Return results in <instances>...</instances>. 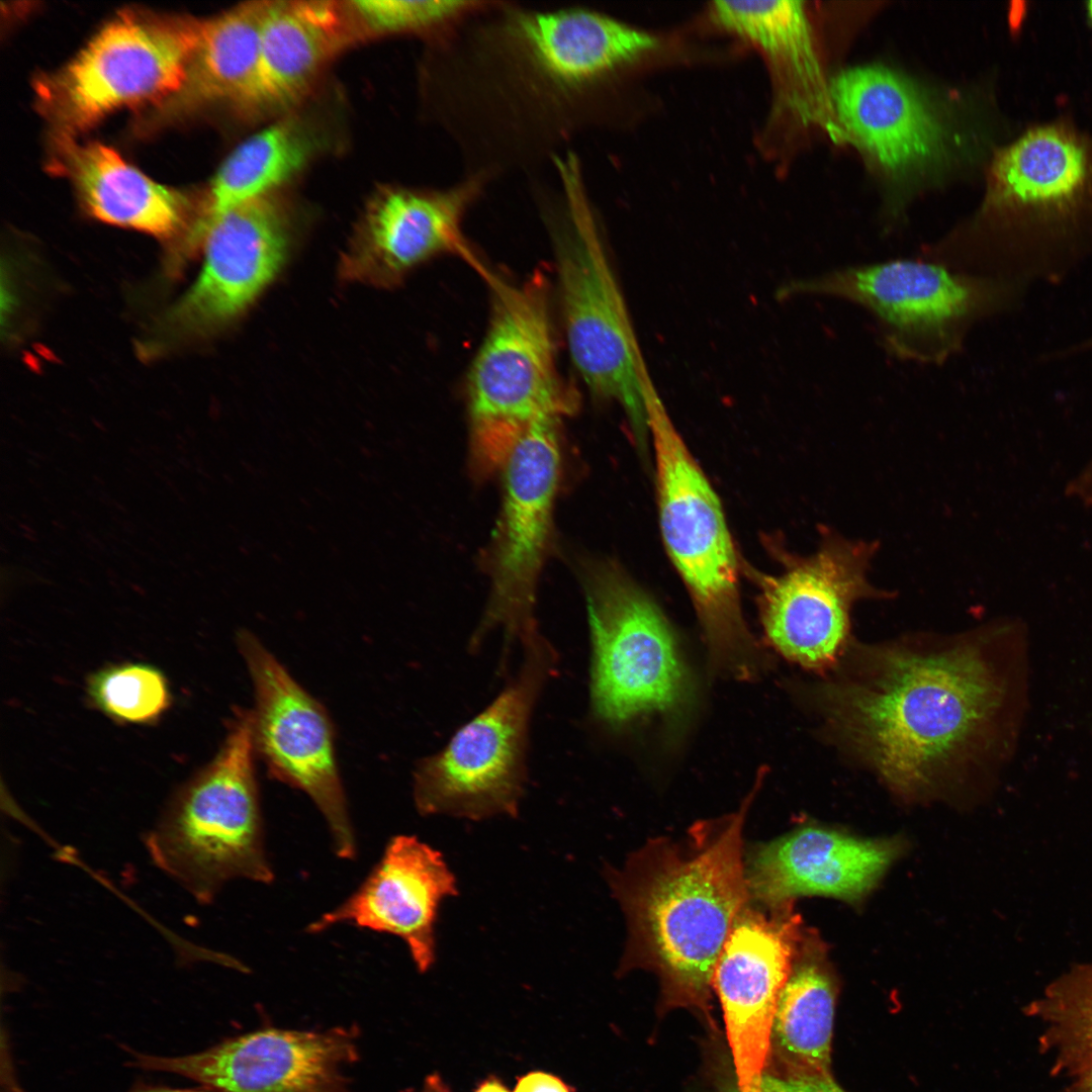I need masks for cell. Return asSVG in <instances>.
Here are the masks:
<instances>
[{
    "mask_svg": "<svg viewBox=\"0 0 1092 1092\" xmlns=\"http://www.w3.org/2000/svg\"><path fill=\"white\" fill-rule=\"evenodd\" d=\"M903 849L898 839H867L816 824L802 825L746 854L751 902L776 910L804 896L856 903L880 882Z\"/></svg>",
    "mask_w": 1092,
    "mask_h": 1092,
    "instance_id": "obj_20",
    "label": "cell"
},
{
    "mask_svg": "<svg viewBox=\"0 0 1092 1092\" xmlns=\"http://www.w3.org/2000/svg\"><path fill=\"white\" fill-rule=\"evenodd\" d=\"M750 904L737 918L711 982L723 1010L738 1092L758 1089L779 998L806 934L792 906L770 910Z\"/></svg>",
    "mask_w": 1092,
    "mask_h": 1092,
    "instance_id": "obj_17",
    "label": "cell"
},
{
    "mask_svg": "<svg viewBox=\"0 0 1092 1092\" xmlns=\"http://www.w3.org/2000/svg\"><path fill=\"white\" fill-rule=\"evenodd\" d=\"M646 411L665 548L694 602L713 661L749 677L758 653L740 610L738 560L721 503L655 387L646 393Z\"/></svg>",
    "mask_w": 1092,
    "mask_h": 1092,
    "instance_id": "obj_7",
    "label": "cell"
},
{
    "mask_svg": "<svg viewBox=\"0 0 1092 1092\" xmlns=\"http://www.w3.org/2000/svg\"><path fill=\"white\" fill-rule=\"evenodd\" d=\"M559 421L533 423L499 472L502 508L485 555L489 596L468 647L477 651L491 632L502 631L500 669L514 644L539 629L536 593L552 537L561 464Z\"/></svg>",
    "mask_w": 1092,
    "mask_h": 1092,
    "instance_id": "obj_13",
    "label": "cell"
},
{
    "mask_svg": "<svg viewBox=\"0 0 1092 1092\" xmlns=\"http://www.w3.org/2000/svg\"><path fill=\"white\" fill-rule=\"evenodd\" d=\"M1032 1011L1051 1023L1057 1039L1075 1059L1092 1051V963L1055 981Z\"/></svg>",
    "mask_w": 1092,
    "mask_h": 1092,
    "instance_id": "obj_31",
    "label": "cell"
},
{
    "mask_svg": "<svg viewBox=\"0 0 1092 1092\" xmlns=\"http://www.w3.org/2000/svg\"><path fill=\"white\" fill-rule=\"evenodd\" d=\"M579 574L592 647V715L619 729L638 717L679 709L689 697V676L660 610L613 563L590 560Z\"/></svg>",
    "mask_w": 1092,
    "mask_h": 1092,
    "instance_id": "obj_12",
    "label": "cell"
},
{
    "mask_svg": "<svg viewBox=\"0 0 1092 1092\" xmlns=\"http://www.w3.org/2000/svg\"><path fill=\"white\" fill-rule=\"evenodd\" d=\"M475 1092H509V1090L499 1082L488 1080L482 1083Z\"/></svg>",
    "mask_w": 1092,
    "mask_h": 1092,
    "instance_id": "obj_35",
    "label": "cell"
},
{
    "mask_svg": "<svg viewBox=\"0 0 1092 1092\" xmlns=\"http://www.w3.org/2000/svg\"><path fill=\"white\" fill-rule=\"evenodd\" d=\"M201 239L202 270L158 322L148 350L210 335L244 312L282 267L290 248L291 223L271 194L211 218Z\"/></svg>",
    "mask_w": 1092,
    "mask_h": 1092,
    "instance_id": "obj_16",
    "label": "cell"
},
{
    "mask_svg": "<svg viewBox=\"0 0 1092 1092\" xmlns=\"http://www.w3.org/2000/svg\"><path fill=\"white\" fill-rule=\"evenodd\" d=\"M1027 634L1002 618L948 638L850 641L817 689L825 733L906 799L992 777L1028 705Z\"/></svg>",
    "mask_w": 1092,
    "mask_h": 1092,
    "instance_id": "obj_1",
    "label": "cell"
},
{
    "mask_svg": "<svg viewBox=\"0 0 1092 1092\" xmlns=\"http://www.w3.org/2000/svg\"><path fill=\"white\" fill-rule=\"evenodd\" d=\"M484 279L491 316L467 379L470 465L478 478L500 472L533 423L560 420L578 404L557 371L545 274L518 284L491 271Z\"/></svg>",
    "mask_w": 1092,
    "mask_h": 1092,
    "instance_id": "obj_6",
    "label": "cell"
},
{
    "mask_svg": "<svg viewBox=\"0 0 1092 1092\" xmlns=\"http://www.w3.org/2000/svg\"><path fill=\"white\" fill-rule=\"evenodd\" d=\"M423 1092H445V1089L437 1078H430Z\"/></svg>",
    "mask_w": 1092,
    "mask_h": 1092,
    "instance_id": "obj_36",
    "label": "cell"
},
{
    "mask_svg": "<svg viewBox=\"0 0 1092 1092\" xmlns=\"http://www.w3.org/2000/svg\"><path fill=\"white\" fill-rule=\"evenodd\" d=\"M1077 1060V1090L1078 1092H1092V1051L1082 1055Z\"/></svg>",
    "mask_w": 1092,
    "mask_h": 1092,
    "instance_id": "obj_34",
    "label": "cell"
},
{
    "mask_svg": "<svg viewBox=\"0 0 1092 1092\" xmlns=\"http://www.w3.org/2000/svg\"><path fill=\"white\" fill-rule=\"evenodd\" d=\"M514 1092H570L559 1078L545 1072H531L521 1077Z\"/></svg>",
    "mask_w": 1092,
    "mask_h": 1092,
    "instance_id": "obj_33",
    "label": "cell"
},
{
    "mask_svg": "<svg viewBox=\"0 0 1092 1092\" xmlns=\"http://www.w3.org/2000/svg\"><path fill=\"white\" fill-rule=\"evenodd\" d=\"M521 646V665L499 694L442 749L417 762L413 797L423 816L478 821L518 815L533 712L559 664L557 650L539 630Z\"/></svg>",
    "mask_w": 1092,
    "mask_h": 1092,
    "instance_id": "obj_10",
    "label": "cell"
},
{
    "mask_svg": "<svg viewBox=\"0 0 1092 1092\" xmlns=\"http://www.w3.org/2000/svg\"><path fill=\"white\" fill-rule=\"evenodd\" d=\"M237 642L254 687L255 754L272 778L305 793L315 804L337 855L355 857V833L327 710L252 632L240 631Z\"/></svg>",
    "mask_w": 1092,
    "mask_h": 1092,
    "instance_id": "obj_15",
    "label": "cell"
},
{
    "mask_svg": "<svg viewBox=\"0 0 1092 1092\" xmlns=\"http://www.w3.org/2000/svg\"><path fill=\"white\" fill-rule=\"evenodd\" d=\"M657 38L584 6L480 1L429 42L424 92L462 176L533 175L596 121L603 88Z\"/></svg>",
    "mask_w": 1092,
    "mask_h": 1092,
    "instance_id": "obj_2",
    "label": "cell"
},
{
    "mask_svg": "<svg viewBox=\"0 0 1092 1092\" xmlns=\"http://www.w3.org/2000/svg\"><path fill=\"white\" fill-rule=\"evenodd\" d=\"M833 129L881 168L906 173L943 154L945 130L923 92L875 65L847 68L827 88Z\"/></svg>",
    "mask_w": 1092,
    "mask_h": 1092,
    "instance_id": "obj_22",
    "label": "cell"
},
{
    "mask_svg": "<svg viewBox=\"0 0 1092 1092\" xmlns=\"http://www.w3.org/2000/svg\"><path fill=\"white\" fill-rule=\"evenodd\" d=\"M88 692L100 710L127 723L153 722L171 704L163 673L144 663H126L98 671L90 678Z\"/></svg>",
    "mask_w": 1092,
    "mask_h": 1092,
    "instance_id": "obj_29",
    "label": "cell"
},
{
    "mask_svg": "<svg viewBox=\"0 0 1092 1092\" xmlns=\"http://www.w3.org/2000/svg\"><path fill=\"white\" fill-rule=\"evenodd\" d=\"M479 0H361L349 7L359 25L380 34H414L436 40L463 18Z\"/></svg>",
    "mask_w": 1092,
    "mask_h": 1092,
    "instance_id": "obj_30",
    "label": "cell"
},
{
    "mask_svg": "<svg viewBox=\"0 0 1092 1092\" xmlns=\"http://www.w3.org/2000/svg\"><path fill=\"white\" fill-rule=\"evenodd\" d=\"M879 543L853 540L823 527L817 550L787 560L778 575H758V605L766 638L787 659L826 672L850 643L853 606L890 594L869 579Z\"/></svg>",
    "mask_w": 1092,
    "mask_h": 1092,
    "instance_id": "obj_14",
    "label": "cell"
},
{
    "mask_svg": "<svg viewBox=\"0 0 1092 1092\" xmlns=\"http://www.w3.org/2000/svg\"><path fill=\"white\" fill-rule=\"evenodd\" d=\"M711 12L722 28L760 52L783 98L800 116L814 118L827 104L811 23L803 2L715 1Z\"/></svg>",
    "mask_w": 1092,
    "mask_h": 1092,
    "instance_id": "obj_25",
    "label": "cell"
},
{
    "mask_svg": "<svg viewBox=\"0 0 1092 1092\" xmlns=\"http://www.w3.org/2000/svg\"><path fill=\"white\" fill-rule=\"evenodd\" d=\"M1092 235V132L1068 117L1028 126L994 155L976 232L931 247L934 259L999 278L1024 249Z\"/></svg>",
    "mask_w": 1092,
    "mask_h": 1092,
    "instance_id": "obj_4",
    "label": "cell"
},
{
    "mask_svg": "<svg viewBox=\"0 0 1092 1092\" xmlns=\"http://www.w3.org/2000/svg\"><path fill=\"white\" fill-rule=\"evenodd\" d=\"M251 711L237 710L212 761L186 787L148 838L158 866L209 903L234 879L269 884L255 771Z\"/></svg>",
    "mask_w": 1092,
    "mask_h": 1092,
    "instance_id": "obj_9",
    "label": "cell"
},
{
    "mask_svg": "<svg viewBox=\"0 0 1092 1092\" xmlns=\"http://www.w3.org/2000/svg\"><path fill=\"white\" fill-rule=\"evenodd\" d=\"M458 893L442 854L416 836L392 837L379 862L341 905L310 923L317 933L352 924L401 938L425 973L436 960L435 924L442 901Z\"/></svg>",
    "mask_w": 1092,
    "mask_h": 1092,
    "instance_id": "obj_21",
    "label": "cell"
},
{
    "mask_svg": "<svg viewBox=\"0 0 1092 1092\" xmlns=\"http://www.w3.org/2000/svg\"><path fill=\"white\" fill-rule=\"evenodd\" d=\"M489 183L462 176L443 188H385L367 206L340 273L349 281L390 286L441 254L463 258L481 276L488 268L473 253L463 219Z\"/></svg>",
    "mask_w": 1092,
    "mask_h": 1092,
    "instance_id": "obj_18",
    "label": "cell"
},
{
    "mask_svg": "<svg viewBox=\"0 0 1092 1092\" xmlns=\"http://www.w3.org/2000/svg\"><path fill=\"white\" fill-rule=\"evenodd\" d=\"M756 1092H846L830 1078H786L763 1073Z\"/></svg>",
    "mask_w": 1092,
    "mask_h": 1092,
    "instance_id": "obj_32",
    "label": "cell"
},
{
    "mask_svg": "<svg viewBox=\"0 0 1092 1092\" xmlns=\"http://www.w3.org/2000/svg\"><path fill=\"white\" fill-rule=\"evenodd\" d=\"M836 984L823 946L806 934L774 1017L770 1053L786 1078H830Z\"/></svg>",
    "mask_w": 1092,
    "mask_h": 1092,
    "instance_id": "obj_26",
    "label": "cell"
},
{
    "mask_svg": "<svg viewBox=\"0 0 1092 1092\" xmlns=\"http://www.w3.org/2000/svg\"><path fill=\"white\" fill-rule=\"evenodd\" d=\"M354 22L350 7L335 1H268L256 64L235 106L259 116L298 101L324 67L353 40Z\"/></svg>",
    "mask_w": 1092,
    "mask_h": 1092,
    "instance_id": "obj_23",
    "label": "cell"
},
{
    "mask_svg": "<svg viewBox=\"0 0 1092 1092\" xmlns=\"http://www.w3.org/2000/svg\"><path fill=\"white\" fill-rule=\"evenodd\" d=\"M1085 5L1086 15L1089 19L1090 24L1092 25V1H1088Z\"/></svg>",
    "mask_w": 1092,
    "mask_h": 1092,
    "instance_id": "obj_38",
    "label": "cell"
},
{
    "mask_svg": "<svg viewBox=\"0 0 1092 1092\" xmlns=\"http://www.w3.org/2000/svg\"><path fill=\"white\" fill-rule=\"evenodd\" d=\"M553 239L558 295L572 363L593 394L615 401L633 431H648L652 380L586 195L582 170L562 169L539 195Z\"/></svg>",
    "mask_w": 1092,
    "mask_h": 1092,
    "instance_id": "obj_5",
    "label": "cell"
},
{
    "mask_svg": "<svg viewBox=\"0 0 1092 1092\" xmlns=\"http://www.w3.org/2000/svg\"><path fill=\"white\" fill-rule=\"evenodd\" d=\"M268 1L247 2L204 19L181 87L157 104L156 123L218 102L235 104L253 73Z\"/></svg>",
    "mask_w": 1092,
    "mask_h": 1092,
    "instance_id": "obj_27",
    "label": "cell"
},
{
    "mask_svg": "<svg viewBox=\"0 0 1092 1092\" xmlns=\"http://www.w3.org/2000/svg\"><path fill=\"white\" fill-rule=\"evenodd\" d=\"M357 1053L348 1029L263 1028L187 1056L135 1055L134 1065L181 1075L210 1092H350L344 1068Z\"/></svg>",
    "mask_w": 1092,
    "mask_h": 1092,
    "instance_id": "obj_19",
    "label": "cell"
},
{
    "mask_svg": "<svg viewBox=\"0 0 1092 1092\" xmlns=\"http://www.w3.org/2000/svg\"><path fill=\"white\" fill-rule=\"evenodd\" d=\"M136 1092H210V1091H208V1090L203 1091V1090H198V1089L150 1088V1089L140 1090V1091H136Z\"/></svg>",
    "mask_w": 1092,
    "mask_h": 1092,
    "instance_id": "obj_37",
    "label": "cell"
},
{
    "mask_svg": "<svg viewBox=\"0 0 1092 1092\" xmlns=\"http://www.w3.org/2000/svg\"><path fill=\"white\" fill-rule=\"evenodd\" d=\"M1009 291L1004 279L953 270L919 256L792 279L776 296H824L857 305L873 317L890 355L939 365L962 350L977 322L1004 307Z\"/></svg>",
    "mask_w": 1092,
    "mask_h": 1092,
    "instance_id": "obj_8",
    "label": "cell"
},
{
    "mask_svg": "<svg viewBox=\"0 0 1092 1092\" xmlns=\"http://www.w3.org/2000/svg\"><path fill=\"white\" fill-rule=\"evenodd\" d=\"M763 779L737 812L693 825L684 840H648L606 876L627 922L620 971L645 969L670 1003L704 1008L717 961L751 902L742 832Z\"/></svg>",
    "mask_w": 1092,
    "mask_h": 1092,
    "instance_id": "obj_3",
    "label": "cell"
},
{
    "mask_svg": "<svg viewBox=\"0 0 1092 1092\" xmlns=\"http://www.w3.org/2000/svg\"><path fill=\"white\" fill-rule=\"evenodd\" d=\"M54 168L69 178L83 205L95 218L160 238L182 230L190 203L177 190L161 185L98 142L79 144L55 135Z\"/></svg>",
    "mask_w": 1092,
    "mask_h": 1092,
    "instance_id": "obj_24",
    "label": "cell"
},
{
    "mask_svg": "<svg viewBox=\"0 0 1092 1092\" xmlns=\"http://www.w3.org/2000/svg\"><path fill=\"white\" fill-rule=\"evenodd\" d=\"M204 19L124 10L64 67L39 78L37 105L55 135L74 138L109 113L179 90Z\"/></svg>",
    "mask_w": 1092,
    "mask_h": 1092,
    "instance_id": "obj_11",
    "label": "cell"
},
{
    "mask_svg": "<svg viewBox=\"0 0 1092 1092\" xmlns=\"http://www.w3.org/2000/svg\"><path fill=\"white\" fill-rule=\"evenodd\" d=\"M314 147L313 136L292 118L276 121L249 136L226 157L213 177L197 233L221 212L273 194L305 166Z\"/></svg>",
    "mask_w": 1092,
    "mask_h": 1092,
    "instance_id": "obj_28",
    "label": "cell"
}]
</instances>
